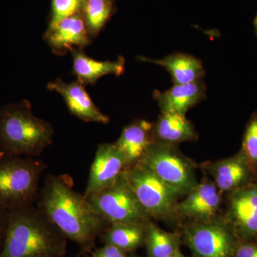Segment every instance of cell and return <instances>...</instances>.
I'll list each match as a JSON object with an SVG mask.
<instances>
[{
  "label": "cell",
  "instance_id": "1",
  "mask_svg": "<svg viewBox=\"0 0 257 257\" xmlns=\"http://www.w3.org/2000/svg\"><path fill=\"white\" fill-rule=\"evenodd\" d=\"M37 207L84 253L92 251L96 239L109 225L84 194L74 189L73 179L68 175H47Z\"/></svg>",
  "mask_w": 257,
  "mask_h": 257
},
{
  "label": "cell",
  "instance_id": "2",
  "mask_svg": "<svg viewBox=\"0 0 257 257\" xmlns=\"http://www.w3.org/2000/svg\"><path fill=\"white\" fill-rule=\"evenodd\" d=\"M67 238L34 205L9 211L0 257H64Z\"/></svg>",
  "mask_w": 257,
  "mask_h": 257
},
{
  "label": "cell",
  "instance_id": "3",
  "mask_svg": "<svg viewBox=\"0 0 257 257\" xmlns=\"http://www.w3.org/2000/svg\"><path fill=\"white\" fill-rule=\"evenodd\" d=\"M52 124L33 114L28 100L0 107V153L37 157L53 142Z\"/></svg>",
  "mask_w": 257,
  "mask_h": 257
},
{
  "label": "cell",
  "instance_id": "4",
  "mask_svg": "<svg viewBox=\"0 0 257 257\" xmlns=\"http://www.w3.org/2000/svg\"><path fill=\"white\" fill-rule=\"evenodd\" d=\"M47 165L33 157L0 153V206L10 211L34 205Z\"/></svg>",
  "mask_w": 257,
  "mask_h": 257
},
{
  "label": "cell",
  "instance_id": "5",
  "mask_svg": "<svg viewBox=\"0 0 257 257\" xmlns=\"http://www.w3.org/2000/svg\"><path fill=\"white\" fill-rule=\"evenodd\" d=\"M145 165L180 197H185L199 184L197 165L177 145L155 141L143 160Z\"/></svg>",
  "mask_w": 257,
  "mask_h": 257
},
{
  "label": "cell",
  "instance_id": "6",
  "mask_svg": "<svg viewBox=\"0 0 257 257\" xmlns=\"http://www.w3.org/2000/svg\"><path fill=\"white\" fill-rule=\"evenodd\" d=\"M122 175L151 219L166 221L177 219L175 209L179 196L143 162L128 167Z\"/></svg>",
  "mask_w": 257,
  "mask_h": 257
},
{
  "label": "cell",
  "instance_id": "7",
  "mask_svg": "<svg viewBox=\"0 0 257 257\" xmlns=\"http://www.w3.org/2000/svg\"><path fill=\"white\" fill-rule=\"evenodd\" d=\"M182 236L194 257H233L239 240L221 216L188 221Z\"/></svg>",
  "mask_w": 257,
  "mask_h": 257
},
{
  "label": "cell",
  "instance_id": "8",
  "mask_svg": "<svg viewBox=\"0 0 257 257\" xmlns=\"http://www.w3.org/2000/svg\"><path fill=\"white\" fill-rule=\"evenodd\" d=\"M86 198L108 224L146 223L151 219L122 175L110 187L92 193Z\"/></svg>",
  "mask_w": 257,
  "mask_h": 257
},
{
  "label": "cell",
  "instance_id": "9",
  "mask_svg": "<svg viewBox=\"0 0 257 257\" xmlns=\"http://www.w3.org/2000/svg\"><path fill=\"white\" fill-rule=\"evenodd\" d=\"M221 218L239 241L257 240V182L226 194Z\"/></svg>",
  "mask_w": 257,
  "mask_h": 257
},
{
  "label": "cell",
  "instance_id": "10",
  "mask_svg": "<svg viewBox=\"0 0 257 257\" xmlns=\"http://www.w3.org/2000/svg\"><path fill=\"white\" fill-rule=\"evenodd\" d=\"M126 168L124 155L115 143L99 145L91 165L84 197L110 187L120 178Z\"/></svg>",
  "mask_w": 257,
  "mask_h": 257
},
{
  "label": "cell",
  "instance_id": "11",
  "mask_svg": "<svg viewBox=\"0 0 257 257\" xmlns=\"http://www.w3.org/2000/svg\"><path fill=\"white\" fill-rule=\"evenodd\" d=\"M201 167L210 176L221 194H229L254 182L255 176L241 150L232 156L204 162Z\"/></svg>",
  "mask_w": 257,
  "mask_h": 257
},
{
  "label": "cell",
  "instance_id": "12",
  "mask_svg": "<svg viewBox=\"0 0 257 257\" xmlns=\"http://www.w3.org/2000/svg\"><path fill=\"white\" fill-rule=\"evenodd\" d=\"M222 194L212 180L204 179L195 188L177 203L175 214L177 219L207 221L217 217Z\"/></svg>",
  "mask_w": 257,
  "mask_h": 257
},
{
  "label": "cell",
  "instance_id": "13",
  "mask_svg": "<svg viewBox=\"0 0 257 257\" xmlns=\"http://www.w3.org/2000/svg\"><path fill=\"white\" fill-rule=\"evenodd\" d=\"M47 88L62 95L71 114L87 122L107 124L109 118L103 114L87 94L84 84L78 80L66 83L60 79L49 83Z\"/></svg>",
  "mask_w": 257,
  "mask_h": 257
},
{
  "label": "cell",
  "instance_id": "14",
  "mask_svg": "<svg viewBox=\"0 0 257 257\" xmlns=\"http://www.w3.org/2000/svg\"><path fill=\"white\" fill-rule=\"evenodd\" d=\"M45 40L55 54L62 55L74 49L82 50L91 39L84 19L77 13L49 28Z\"/></svg>",
  "mask_w": 257,
  "mask_h": 257
},
{
  "label": "cell",
  "instance_id": "15",
  "mask_svg": "<svg viewBox=\"0 0 257 257\" xmlns=\"http://www.w3.org/2000/svg\"><path fill=\"white\" fill-rule=\"evenodd\" d=\"M207 87L203 80L184 84H175L165 92L155 91L154 98L161 112H173L182 115L204 100Z\"/></svg>",
  "mask_w": 257,
  "mask_h": 257
},
{
  "label": "cell",
  "instance_id": "16",
  "mask_svg": "<svg viewBox=\"0 0 257 257\" xmlns=\"http://www.w3.org/2000/svg\"><path fill=\"white\" fill-rule=\"evenodd\" d=\"M155 141L153 123L138 119L123 128L115 145L124 154L128 168L143 160L149 147Z\"/></svg>",
  "mask_w": 257,
  "mask_h": 257
},
{
  "label": "cell",
  "instance_id": "17",
  "mask_svg": "<svg viewBox=\"0 0 257 257\" xmlns=\"http://www.w3.org/2000/svg\"><path fill=\"white\" fill-rule=\"evenodd\" d=\"M144 62L162 66L172 77L174 84H189L202 80L205 69L202 61L188 54L175 52L160 60L140 57Z\"/></svg>",
  "mask_w": 257,
  "mask_h": 257
},
{
  "label": "cell",
  "instance_id": "18",
  "mask_svg": "<svg viewBox=\"0 0 257 257\" xmlns=\"http://www.w3.org/2000/svg\"><path fill=\"white\" fill-rule=\"evenodd\" d=\"M153 135L155 141L175 145L198 139L197 130L186 115L173 112H161L153 123Z\"/></svg>",
  "mask_w": 257,
  "mask_h": 257
},
{
  "label": "cell",
  "instance_id": "19",
  "mask_svg": "<svg viewBox=\"0 0 257 257\" xmlns=\"http://www.w3.org/2000/svg\"><path fill=\"white\" fill-rule=\"evenodd\" d=\"M73 57V72L77 80L85 84H94L107 74L119 76L124 72V60L119 57L116 61H98L88 57L80 49L71 51Z\"/></svg>",
  "mask_w": 257,
  "mask_h": 257
},
{
  "label": "cell",
  "instance_id": "20",
  "mask_svg": "<svg viewBox=\"0 0 257 257\" xmlns=\"http://www.w3.org/2000/svg\"><path fill=\"white\" fill-rule=\"evenodd\" d=\"M146 223L109 224L99 237L104 244L112 245L127 253L133 252L145 245Z\"/></svg>",
  "mask_w": 257,
  "mask_h": 257
},
{
  "label": "cell",
  "instance_id": "21",
  "mask_svg": "<svg viewBox=\"0 0 257 257\" xmlns=\"http://www.w3.org/2000/svg\"><path fill=\"white\" fill-rule=\"evenodd\" d=\"M182 235L161 229L150 219L146 223L147 257H167L180 249Z\"/></svg>",
  "mask_w": 257,
  "mask_h": 257
},
{
  "label": "cell",
  "instance_id": "22",
  "mask_svg": "<svg viewBox=\"0 0 257 257\" xmlns=\"http://www.w3.org/2000/svg\"><path fill=\"white\" fill-rule=\"evenodd\" d=\"M86 25L89 34L96 35L107 21L111 13L109 0H85L83 2Z\"/></svg>",
  "mask_w": 257,
  "mask_h": 257
},
{
  "label": "cell",
  "instance_id": "23",
  "mask_svg": "<svg viewBox=\"0 0 257 257\" xmlns=\"http://www.w3.org/2000/svg\"><path fill=\"white\" fill-rule=\"evenodd\" d=\"M241 152L251 167L255 179L257 177V109L248 119L243 134Z\"/></svg>",
  "mask_w": 257,
  "mask_h": 257
},
{
  "label": "cell",
  "instance_id": "24",
  "mask_svg": "<svg viewBox=\"0 0 257 257\" xmlns=\"http://www.w3.org/2000/svg\"><path fill=\"white\" fill-rule=\"evenodd\" d=\"M83 2V0H53L50 28H54L64 19L78 13Z\"/></svg>",
  "mask_w": 257,
  "mask_h": 257
},
{
  "label": "cell",
  "instance_id": "25",
  "mask_svg": "<svg viewBox=\"0 0 257 257\" xmlns=\"http://www.w3.org/2000/svg\"><path fill=\"white\" fill-rule=\"evenodd\" d=\"M233 257H257V240L239 241Z\"/></svg>",
  "mask_w": 257,
  "mask_h": 257
},
{
  "label": "cell",
  "instance_id": "26",
  "mask_svg": "<svg viewBox=\"0 0 257 257\" xmlns=\"http://www.w3.org/2000/svg\"><path fill=\"white\" fill-rule=\"evenodd\" d=\"M91 257H130L127 253L110 244H104L92 253Z\"/></svg>",
  "mask_w": 257,
  "mask_h": 257
},
{
  "label": "cell",
  "instance_id": "27",
  "mask_svg": "<svg viewBox=\"0 0 257 257\" xmlns=\"http://www.w3.org/2000/svg\"><path fill=\"white\" fill-rule=\"evenodd\" d=\"M9 220V211L0 206V251L4 245Z\"/></svg>",
  "mask_w": 257,
  "mask_h": 257
},
{
  "label": "cell",
  "instance_id": "28",
  "mask_svg": "<svg viewBox=\"0 0 257 257\" xmlns=\"http://www.w3.org/2000/svg\"><path fill=\"white\" fill-rule=\"evenodd\" d=\"M167 257H188L187 256H185V255L184 254V253H182L181 252L180 249L177 250V251H175V252H174L173 253H172V254H170V256H167Z\"/></svg>",
  "mask_w": 257,
  "mask_h": 257
},
{
  "label": "cell",
  "instance_id": "29",
  "mask_svg": "<svg viewBox=\"0 0 257 257\" xmlns=\"http://www.w3.org/2000/svg\"><path fill=\"white\" fill-rule=\"evenodd\" d=\"M253 25H254L255 32H256V35H257V15L256 16V18H255L254 23H253Z\"/></svg>",
  "mask_w": 257,
  "mask_h": 257
},
{
  "label": "cell",
  "instance_id": "30",
  "mask_svg": "<svg viewBox=\"0 0 257 257\" xmlns=\"http://www.w3.org/2000/svg\"><path fill=\"white\" fill-rule=\"evenodd\" d=\"M130 257H138V256H137V255L132 254V255H130Z\"/></svg>",
  "mask_w": 257,
  "mask_h": 257
},
{
  "label": "cell",
  "instance_id": "31",
  "mask_svg": "<svg viewBox=\"0 0 257 257\" xmlns=\"http://www.w3.org/2000/svg\"><path fill=\"white\" fill-rule=\"evenodd\" d=\"M256 179H257V177H256Z\"/></svg>",
  "mask_w": 257,
  "mask_h": 257
}]
</instances>
